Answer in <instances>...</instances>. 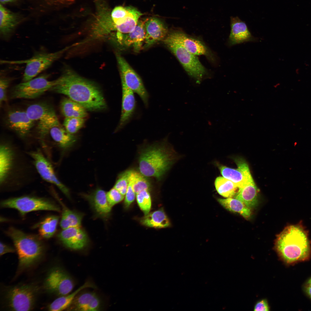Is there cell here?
<instances>
[{
  "label": "cell",
  "instance_id": "24",
  "mask_svg": "<svg viewBox=\"0 0 311 311\" xmlns=\"http://www.w3.org/2000/svg\"><path fill=\"white\" fill-rule=\"evenodd\" d=\"M0 32L2 38L6 39L11 34L19 22L17 15L0 6Z\"/></svg>",
  "mask_w": 311,
  "mask_h": 311
},
{
  "label": "cell",
  "instance_id": "30",
  "mask_svg": "<svg viewBox=\"0 0 311 311\" xmlns=\"http://www.w3.org/2000/svg\"><path fill=\"white\" fill-rule=\"evenodd\" d=\"M60 108L65 118H84L88 115L87 110L84 107L69 98H64L62 100Z\"/></svg>",
  "mask_w": 311,
  "mask_h": 311
},
{
  "label": "cell",
  "instance_id": "45",
  "mask_svg": "<svg viewBox=\"0 0 311 311\" xmlns=\"http://www.w3.org/2000/svg\"><path fill=\"white\" fill-rule=\"evenodd\" d=\"M1 3L2 4H5L8 2H10L14 1V0H0Z\"/></svg>",
  "mask_w": 311,
  "mask_h": 311
},
{
  "label": "cell",
  "instance_id": "19",
  "mask_svg": "<svg viewBox=\"0 0 311 311\" xmlns=\"http://www.w3.org/2000/svg\"><path fill=\"white\" fill-rule=\"evenodd\" d=\"M81 291L76 296L69 307V311H99L101 309V300L97 294L92 291Z\"/></svg>",
  "mask_w": 311,
  "mask_h": 311
},
{
  "label": "cell",
  "instance_id": "16",
  "mask_svg": "<svg viewBox=\"0 0 311 311\" xmlns=\"http://www.w3.org/2000/svg\"><path fill=\"white\" fill-rule=\"evenodd\" d=\"M235 161L237 166L236 169L222 165L219 166V168L223 177L232 181L239 188L253 179L249 166L244 160L237 158Z\"/></svg>",
  "mask_w": 311,
  "mask_h": 311
},
{
  "label": "cell",
  "instance_id": "23",
  "mask_svg": "<svg viewBox=\"0 0 311 311\" xmlns=\"http://www.w3.org/2000/svg\"><path fill=\"white\" fill-rule=\"evenodd\" d=\"M147 20H139L134 29L130 33L122 35L118 43L126 47L132 46L136 52L140 51L144 43L145 24Z\"/></svg>",
  "mask_w": 311,
  "mask_h": 311
},
{
  "label": "cell",
  "instance_id": "43",
  "mask_svg": "<svg viewBox=\"0 0 311 311\" xmlns=\"http://www.w3.org/2000/svg\"><path fill=\"white\" fill-rule=\"evenodd\" d=\"M15 250L12 247L7 245L1 242L0 243V255L1 256L6 253H13Z\"/></svg>",
  "mask_w": 311,
  "mask_h": 311
},
{
  "label": "cell",
  "instance_id": "1",
  "mask_svg": "<svg viewBox=\"0 0 311 311\" xmlns=\"http://www.w3.org/2000/svg\"><path fill=\"white\" fill-rule=\"evenodd\" d=\"M50 90L67 96L87 110L99 111L107 107L99 87L67 68H65L60 76L55 80Z\"/></svg>",
  "mask_w": 311,
  "mask_h": 311
},
{
  "label": "cell",
  "instance_id": "4",
  "mask_svg": "<svg viewBox=\"0 0 311 311\" xmlns=\"http://www.w3.org/2000/svg\"><path fill=\"white\" fill-rule=\"evenodd\" d=\"M6 233L12 240L17 251L19 270L30 267L41 257L44 251L43 245L37 236L26 234L13 227H10Z\"/></svg>",
  "mask_w": 311,
  "mask_h": 311
},
{
  "label": "cell",
  "instance_id": "6",
  "mask_svg": "<svg viewBox=\"0 0 311 311\" xmlns=\"http://www.w3.org/2000/svg\"><path fill=\"white\" fill-rule=\"evenodd\" d=\"M70 47H66L57 51L52 53H37L27 60L16 61H2L3 63L25 64L26 67L23 77V82L29 81L48 68L59 59Z\"/></svg>",
  "mask_w": 311,
  "mask_h": 311
},
{
  "label": "cell",
  "instance_id": "14",
  "mask_svg": "<svg viewBox=\"0 0 311 311\" xmlns=\"http://www.w3.org/2000/svg\"><path fill=\"white\" fill-rule=\"evenodd\" d=\"M57 237L65 247L73 250H83L89 243L86 233L80 227L62 229L57 235Z\"/></svg>",
  "mask_w": 311,
  "mask_h": 311
},
{
  "label": "cell",
  "instance_id": "13",
  "mask_svg": "<svg viewBox=\"0 0 311 311\" xmlns=\"http://www.w3.org/2000/svg\"><path fill=\"white\" fill-rule=\"evenodd\" d=\"M45 286L50 292L60 296L71 292L74 283L71 277L59 267L53 268L46 279Z\"/></svg>",
  "mask_w": 311,
  "mask_h": 311
},
{
  "label": "cell",
  "instance_id": "34",
  "mask_svg": "<svg viewBox=\"0 0 311 311\" xmlns=\"http://www.w3.org/2000/svg\"><path fill=\"white\" fill-rule=\"evenodd\" d=\"M58 220V217L56 215L50 216L44 219L39 227V231L41 236L46 239L52 237L56 231Z\"/></svg>",
  "mask_w": 311,
  "mask_h": 311
},
{
  "label": "cell",
  "instance_id": "47",
  "mask_svg": "<svg viewBox=\"0 0 311 311\" xmlns=\"http://www.w3.org/2000/svg\"><path fill=\"white\" fill-rule=\"evenodd\" d=\"M51 0H45V1H46V2H49L50 1H51Z\"/></svg>",
  "mask_w": 311,
  "mask_h": 311
},
{
  "label": "cell",
  "instance_id": "5",
  "mask_svg": "<svg viewBox=\"0 0 311 311\" xmlns=\"http://www.w3.org/2000/svg\"><path fill=\"white\" fill-rule=\"evenodd\" d=\"M163 41L188 75L197 83H200L206 74V71L196 55L188 51L168 35Z\"/></svg>",
  "mask_w": 311,
  "mask_h": 311
},
{
  "label": "cell",
  "instance_id": "39",
  "mask_svg": "<svg viewBox=\"0 0 311 311\" xmlns=\"http://www.w3.org/2000/svg\"><path fill=\"white\" fill-rule=\"evenodd\" d=\"M106 196L108 202L112 207L122 200L124 197L114 187L106 193Z\"/></svg>",
  "mask_w": 311,
  "mask_h": 311
},
{
  "label": "cell",
  "instance_id": "25",
  "mask_svg": "<svg viewBox=\"0 0 311 311\" xmlns=\"http://www.w3.org/2000/svg\"><path fill=\"white\" fill-rule=\"evenodd\" d=\"M258 192L253 179L238 188L234 198L241 201L251 209L255 207L257 203Z\"/></svg>",
  "mask_w": 311,
  "mask_h": 311
},
{
  "label": "cell",
  "instance_id": "36",
  "mask_svg": "<svg viewBox=\"0 0 311 311\" xmlns=\"http://www.w3.org/2000/svg\"><path fill=\"white\" fill-rule=\"evenodd\" d=\"M136 195L139 206L145 215L147 214L150 210L151 204V197L148 190L142 191Z\"/></svg>",
  "mask_w": 311,
  "mask_h": 311
},
{
  "label": "cell",
  "instance_id": "37",
  "mask_svg": "<svg viewBox=\"0 0 311 311\" xmlns=\"http://www.w3.org/2000/svg\"><path fill=\"white\" fill-rule=\"evenodd\" d=\"M84 118L66 117L63 122V126L67 131L70 134L76 133L84 125Z\"/></svg>",
  "mask_w": 311,
  "mask_h": 311
},
{
  "label": "cell",
  "instance_id": "17",
  "mask_svg": "<svg viewBox=\"0 0 311 311\" xmlns=\"http://www.w3.org/2000/svg\"><path fill=\"white\" fill-rule=\"evenodd\" d=\"M34 122L29 118L25 111L11 110L7 115L6 123L8 126L21 137L28 136Z\"/></svg>",
  "mask_w": 311,
  "mask_h": 311
},
{
  "label": "cell",
  "instance_id": "9",
  "mask_svg": "<svg viewBox=\"0 0 311 311\" xmlns=\"http://www.w3.org/2000/svg\"><path fill=\"white\" fill-rule=\"evenodd\" d=\"M1 206L4 208L18 210L21 215L38 211H60L59 207L53 202L46 198L29 196L9 198L3 201Z\"/></svg>",
  "mask_w": 311,
  "mask_h": 311
},
{
  "label": "cell",
  "instance_id": "46",
  "mask_svg": "<svg viewBox=\"0 0 311 311\" xmlns=\"http://www.w3.org/2000/svg\"><path fill=\"white\" fill-rule=\"evenodd\" d=\"M306 284L311 285V278L308 281Z\"/></svg>",
  "mask_w": 311,
  "mask_h": 311
},
{
  "label": "cell",
  "instance_id": "31",
  "mask_svg": "<svg viewBox=\"0 0 311 311\" xmlns=\"http://www.w3.org/2000/svg\"><path fill=\"white\" fill-rule=\"evenodd\" d=\"M62 207L60 226L62 229L71 227H80L84 216L83 213L70 209L56 197Z\"/></svg>",
  "mask_w": 311,
  "mask_h": 311
},
{
  "label": "cell",
  "instance_id": "44",
  "mask_svg": "<svg viewBox=\"0 0 311 311\" xmlns=\"http://www.w3.org/2000/svg\"><path fill=\"white\" fill-rule=\"evenodd\" d=\"M306 293L311 299V285H307L305 287Z\"/></svg>",
  "mask_w": 311,
  "mask_h": 311
},
{
  "label": "cell",
  "instance_id": "35",
  "mask_svg": "<svg viewBox=\"0 0 311 311\" xmlns=\"http://www.w3.org/2000/svg\"><path fill=\"white\" fill-rule=\"evenodd\" d=\"M128 180L136 194L143 191L149 190V182L142 174L137 171L130 170Z\"/></svg>",
  "mask_w": 311,
  "mask_h": 311
},
{
  "label": "cell",
  "instance_id": "2",
  "mask_svg": "<svg viewBox=\"0 0 311 311\" xmlns=\"http://www.w3.org/2000/svg\"><path fill=\"white\" fill-rule=\"evenodd\" d=\"M275 245L280 256L288 263L306 260L311 255L308 233L299 224L290 225L285 228L277 236Z\"/></svg>",
  "mask_w": 311,
  "mask_h": 311
},
{
  "label": "cell",
  "instance_id": "27",
  "mask_svg": "<svg viewBox=\"0 0 311 311\" xmlns=\"http://www.w3.org/2000/svg\"><path fill=\"white\" fill-rule=\"evenodd\" d=\"M95 287V286L90 282H86L73 292L65 295L60 296L55 299L49 306L48 310L52 311L66 310L78 294L86 289L94 288Z\"/></svg>",
  "mask_w": 311,
  "mask_h": 311
},
{
  "label": "cell",
  "instance_id": "26",
  "mask_svg": "<svg viewBox=\"0 0 311 311\" xmlns=\"http://www.w3.org/2000/svg\"><path fill=\"white\" fill-rule=\"evenodd\" d=\"M14 152L9 145L2 144L0 147V183H5L12 167Z\"/></svg>",
  "mask_w": 311,
  "mask_h": 311
},
{
  "label": "cell",
  "instance_id": "15",
  "mask_svg": "<svg viewBox=\"0 0 311 311\" xmlns=\"http://www.w3.org/2000/svg\"><path fill=\"white\" fill-rule=\"evenodd\" d=\"M81 196L90 205L94 217L106 221L109 218L111 208L107 198L106 193L98 188L89 194H81Z\"/></svg>",
  "mask_w": 311,
  "mask_h": 311
},
{
  "label": "cell",
  "instance_id": "33",
  "mask_svg": "<svg viewBox=\"0 0 311 311\" xmlns=\"http://www.w3.org/2000/svg\"><path fill=\"white\" fill-rule=\"evenodd\" d=\"M215 185L218 193L226 198H234L238 189L233 182L223 177H217Z\"/></svg>",
  "mask_w": 311,
  "mask_h": 311
},
{
  "label": "cell",
  "instance_id": "18",
  "mask_svg": "<svg viewBox=\"0 0 311 311\" xmlns=\"http://www.w3.org/2000/svg\"><path fill=\"white\" fill-rule=\"evenodd\" d=\"M230 26L231 31L228 41L230 46L258 41V38L252 35L246 23L238 17H231Z\"/></svg>",
  "mask_w": 311,
  "mask_h": 311
},
{
  "label": "cell",
  "instance_id": "8",
  "mask_svg": "<svg viewBox=\"0 0 311 311\" xmlns=\"http://www.w3.org/2000/svg\"><path fill=\"white\" fill-rule=\"evenodd\" d=\"M38 288L35 285L25 284L12 287L6 292L7 304L11 310L29 311L34 306Z\"/></svg>",
  "mask_w": 311,
  "mask_h": 311
},
{
  "label": "cell",
  "instance_id": "12",
  "mask_svg": "<svg viewBox=\"0 0 311 311\" xmlns=\"http://www.w3.org/2000/svg\"><path fill=\"white\" fill-rule=\"evenodd\" d=\"M28 153L33 159L35 168L41 177L46 181L56 185L70 199L69 189L58 179L51 164L41 151L38 149Z\"/></svg>",
  "mask_w": 311,
  "mask_h": 311
},
{
  "label": "cell",
  "instance_id": "22",
  "mask_svg": "<svg viewBox=\"0 0 311 311\" xmlns=\"http://www.w3.org/2000/svg\"><path fill=\"white\" fill-rule=\"evenodd\" d=\"M145 35L144 47H147L163 40L167 35L168 30L159 19L151 18L145 22Z\"/></svg>",
  "mask_w": 311,
  "mask_h": 311
},
{
  "label": "cell",
  "instance_id": "11",
  "mask_svg": "<svg viewBox=\"0 0 311 311\" xmlns=\"http://www.w3.org/2000/svg\"><path fill=\"white\" fill-rule=\"evenodd\" d=\"M116 58L120 68L122 82L134 92L136 93L147 107L149 95L142 81L127 61L120 55Z\"/></svg>",
  "mask_w": 311,
  "mask_h": 311
},
{
  "label": "cell",
  "instance_id": "40",
  "mask_svg": "<svg viewBox=\"0 0 311 311\" xmlns=\"http://www.w3.org/2000/svg\"><path fill=\"white\" fill-rule=\"evenodd\" d=\"M10 79L5 76L1 77L0 79V104H1L7 100L6 93L10 83Z\"/></svg>",
  "mask_w": 311,
  "mask_h": 311
},
{
  "label": "cell",
  "instance_id": "41",
  "mask_svg": "<svg viewBox=\"0 0 311 311\" xmlns=\"http://www.w3.org/2000/svg\"><path fill=\"white\" fill-rule=\"evenodd\" d=\"M136 194L134 191L131 183L128 182V186L125 195L124 205L126 208H128L134 201Z\"/></svg>",
  "mask_w": 311,
  "mask_h": 311
},
{
  "label": "cell",
  "instance_id": "10",
  "mask_svg": "<svg viewBox=\"0 0 311 311\" xmlns=\"http://www.w3.org/2000/svg\"><path fill=\"white\" fill-rule=\"evenodd\" d=\"M49 75L42 74L16 85L11 90V98L33 99L39 97L50 90L54 85L55 80H49Z\"/></svg>",
  "mask_w": 311,
  "mask_h": 311
},
{
  "label": "cell",
  "instance_id": "28",
  "mask_svg": "<svg viewBox=\"0 0 311 311\" xmlns=\"http://www.w3.org/2000/svg\"><path fill=\"white\" fill-rule=\"evenodd\" d=\"M49 132L53 140L63 149L69 148L76 141V138L73 134L68 132L60 124L52 127Z\"/></svg>",
  "mask_w": 311,
  "mask_h": 311
},
{
  "label": "cell",
  "instance_id": "32",
  "mask_svg": "<svg viewBox=\"0 0 311 311\" xmlns=\"http://www.w3.org/2000/svg\"><path fill=\"white\" fill-rule=\"evenodd\" d=\"M217 201L224 208L228 211L238 213L246 219L251 217V209L241 201L234 198H218Z\"/></svg>",
  "mask_w": 311,
  "mask_h": 311
},
{
  "label": "cell",
  "instance_id": "38",
  "mask_svg": "<svg viewBox=\"0 0 311 311\" xmlns=\"http://www.w3.org/2000/svg\"><path fill=\"white\" fill-rule=\"evenodd\" d=\"M129 171L126 170L120 174L113 187L124 196L128 183V178Z\"/></svg>",
  "mask_w": 311,
  "mask_h": 311
},
{
  "label": "cell",
  "instance_id": "3",
  "mask_svg": "<svg viewBox=\"0 0 311 311\" xmlns=\"http://www.w3.org/2000/svg\"><path fill=\"white\" fill-rule=\"evenodd\" d=\"M166 141L149 146L141 153L139 168L144 176L160 180L173 164L175 152L169 148Z\"/></svg>",
  "mask_w": 311,
  "mask_h": 311
},
{
  "label": "cell",
  "instance_id": "20",
  "mask_svg": "<svg viewBox=\"0 0 311 311\" xmlns=\"http://www.w3.org/2000/svg\"><path fill=\"white\" fill-rule=\"evenodd\" d=\"M168 35L194 55H204L209 58L211 56L207 48L202 42L189 37L182 31H174Z\"/></svg>",
  "mask_w": 311,
  "mask_h": 311
},
{
  "label": "cell",
  "instance_id": "29",
  "mask_svg": "<svg viewBox=\"0 0 311 311\" xmlns=\"http://www.w3.org/2000/svg\"><path fill=\"white\" fill-rule=\"evenodd\" d=\"M140 222L143 225L156 228H166L170 225V221L162 208L145 215Z\"/></svg>",
  "mask_w": 311,
  "mask_h": 311
},
{
  "label": "cell",
  "instance_id": "42",
  "mask_svg": "<svg viewBox=\"0 0 311 311\" xmlns=\"http://www.w3.org/2000/svg\"><path fill=\"white\" fill-rule=\"evenodd\" d=\"M270 310V307L267 300L263 299L256 303L254 307V311H265Z\"/></svg>",
  "mask_w": 311,
  "mask_h": 311
},
{
  "label": "cell",
  "instance_id": "7",
  "mask_svg": "<svg viewBox=\"0 0 311 311\" xmlns=\"http://www.w3.org/2000/svg\"><path fill=\"white\" fill-rule=\"evenodd\" d=\"M25 111L30 119L37 122V129L41 139L45 137L52 127L60 124L53 107L46 103L31 104Z\"/></svg>",
  "mask_w": 311,
  "mask_h": 311
},
{
  "label": "cell",
  "instance_id": "21",
  "mask_svg": "<svg viewBox=\"0 0 311 311\" xmlns=\"http://www.w3.org/2000/svg\"><path fill=\"white\" fill-rule=\"evenodd\" d=\"M122 97L121 113L120 121L116 130L126 125L132 117L136 107V101L134 92L122 82Z\"/></svg>",
  "mask_w": 311,
  "mask_h": 311
}]
</instances>
